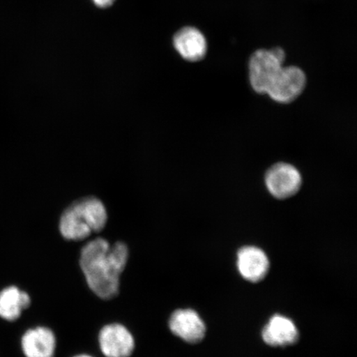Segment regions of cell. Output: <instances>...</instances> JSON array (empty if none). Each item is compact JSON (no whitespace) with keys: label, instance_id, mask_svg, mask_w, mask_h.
<instances>
[{"label":"cell","instance_id":"6da1fadb","mask_svg":"<svg viewBox=\"0 0 357 357\" xmlns=\"http://www.w3.org/2000/svg\"><path fill=\"white\" fill-rule=\"evenodd\" d=\"M128 260L127 245L119 242L113 247L104 238L88 243L80 253L79 264L89 287L102 300L118 296L120 275Z\"/></svg>","mask_w":357,"mask_h":357},{"label":"cell","instance_id":"7a4b0ae2","mask_svg":"<svg viewBox=\"0 0 357 357\" xmlns=\"http://www.w3.org/2000/svg\"><path fill=\"white\" fill-rule=\"evenodd\" d=\"M108 220L104 204L96 197L75 201L60 220V231L66 240L82 241L105 229Z\"/></svg>","mask_w":357,"mask_h":357},{"label":"cell","instance_id":"3957f363","mask_svg":"<svg viewBox=\"0 0 357 357\" xmlns=\"http://www.w3.org/2000/svg\"><path fill=\"white\" fill-rule=\"evenodd\" d=\"M284 59L285 53L280 47L260 49L253 53L249 61V79L254 91L258 93H267L282 69Z\"/></svg>","mask_w":357,"mask_h":357},{"label":"cell","instance_id":"277c9868","mask_svg":"<svg viewBox=\"0 0 357 357\" xmlns=\"http://www.w3.org/2000/svg\"><path fill=\"white\" fill-rule=\"evenodd\" d=\"M265 182L268 191L275 198L285 199L292 197L301 190L302 177L292 165L280 162L268 169Z\"/></svg>","mask_w":357,"mask_h":357},{"label":"cell","instance_id":"5b68a950","mask_svg":"<svg viewBox=\"0 0 357 357\" xmlns=\"http://www.w3.org/2000/svg\"><path fill=\"white\" fill-rule=\"evenodd\" d=\"M306 80L305 73L298 67L283 66L266 93L280 104H289L301 95Z\"/></svg>","mask_w":357,"mask_h":357},{"label":"cell","instance_id":"8992f818","mask_svg":"<svg viewBox=\"0 0 357 357\" xmlns=\"http://www.w3.org/2000/svg\"><path fill=\"white\" fill-rule=\"evenodd\" d=\"M99 341L102 354L106 357H130L135 347L131 333L119 324L102 328Z\"/></svg>","mask_w":357,"mask_h":357},{"label":"cell","instance_id":"52a82bcc","mask_svg":"<svg viewBox=\"0 0 357 357\" xmlns=\"http://www.w3.org/2000/svg\"><path fill=\"white\" fill-rule=\"evenodd\" d=\"M169 327L176 336L189 343L199 342L206 331L203 320L192 310L174 312L169 321Z\"/></svg>","mask_w":357,"mask_h":357},{"label":"cell","instance_id":"ba28073f","mask_svg":"<svg viewBox=\"0 0 357 357\" xmlns=\"http://www.w3.org/2000/svg\"><path fill=\"white\" fill-rule=\"evenodd\" d=\"M173 45L183 59L195 62L206 56L208 45L204 35L194 26H185L174 36Z\"/></svg>","mask_w":357,"mask_h":357},{"label":"cell","instance_id":"9c48e42d","mask_svg":"<svg viewBox=\"0 0 357 357\" xmlns=\"http://www.w3.org/2000/svg\"><path fill=\"white\" fill-rule=\"evenodd\" d=\"M22 352L26 357H53L56 337L51 329L38 327L29 329L21 339Z\"/></svg>","mask_w":357,"mask_h":357},{"label":"cell","instance_id":"30bf717a","mask_svg":"<svg viewBox=\"0 0 357 357\" xmlns=\"http://www.w3.org/2000/svg\"><path fill=\"white\" fill-rule=\"evenodd\" d=\"M238 267L244 279L258 282L265 278L269 270V261L260 248L245 247L238 252Z\"/></svg>","mask_w":357,"mask_h":357},{"label":"cell","instance_id":"8fae6325","mask_svg":"<svg viewBox=\"0 0 357 357\" xmlns=\"http://www.w3.org/2000/svg\"><path fill=\"white\" fill-rule=\"evenodd\" d=\"M263 340L268 345L284 347L298 341V333L291 320L276 314L270 319L262 332Z\"/></svg>","mask_w":357,"mask_h":357},{"label":"cell","instance_id":"7c38bea8","mask_svg":"<svg viewBox=\"0 0 357 357\" xmlns=\"http://www.w3.org/2000/svg\"><path fill=\"white\" fill-rule=\"evenodd\" d=\"M31 305L29 294L15 285L0 290V318L8 322L19 319Z\"/></svg>","mask_w":357,"mask_h":357},{"label":"cell","instance_id":"4fadbf2b","mask_svg":"<svg viewBox=\"0 0 357 357\" xmlns=\"http://www.w3.org/2000/svg\"><path fill=\"white\" fill-rule=\"evenodd\" d=\"M97 7L107 8L113 6L115 0H92Z\"/></svg>","mask_w":357,"mask_h":357},{"label":"cell","instance_id":"5bb4252c","mask_svg":"<svg viewBox=\"0 0 357 357\" xmlns=\"http://www.w3.org/2000/svg\"><path fill=\"white\" fill-rule=\"evenodd\" d=\"M75 357H92V356H89L87 355H80V356H75Z\"/></svg>","mask_w":357,"mask_h":357}]
</instances>
